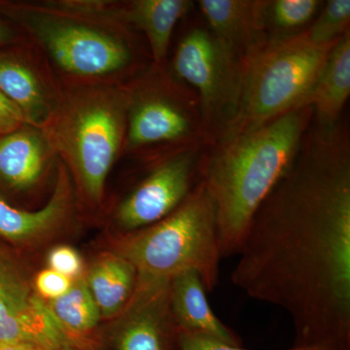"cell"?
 <instances>
[{"label": "cell", "mask_w": 350, "mask_h": 350, "mask_svg": "<svg viewBox=\"0 0 350 350\" xmlns=\"http://www.w3.org/2000/svg\"><path fill=\"white\" fill-rule=\"evenodd\" d=\"M0 91L20 107L27 123L43 126L50 116L38 77L17 59L0 56Z\"/></svg>", "instance_id": "cell-19"}, {"label": "cell", "mask_w": 350, "mask_h": 350, "mask_svg": "<svg viewBox=\"0 0 350 350\" xmlns=\"http://www.w3.org/2000/svg\"><path fill=\"white\" fill-rule=\"evenodd\" d=\"M131 93L119 88H94L69 96L42 128L45 138L75 172L83 193L94 204L125 137Z\"/></svg>", "instance_id": "cell-4"}, {"label": "cell", "mask_w": 350, "mask_h": 350, "mask_svg": "<svg viewBox=\"0 0 350 350\" xmlns=\"http://www.w3.org/2000/svg\"><path fill=\"white\" fill-rule=\"evenodd\" d=\"M117 327V350H178L179 331L170 306V280L138 278Z\"/></svg>", "instance_id": "cell-10"}, {"label": "cell", "mask_w": 350, "mask_h": 350, "mask_svg": "<svg viewBox=\"0 0 350 350\" xmlns=\"http://www.w3.org/2000/svg\"><path fill=\"white\" fill-rule=\"evenodd\" d=\"M51 312L62 328L69 334L87 333L98 325L101 314L86 278L73 280L68 292L56 300L48 301Z\"/></svg>", "instance_id": "cell-20"}, {"label": "cell", "mask_w": 350, "mask_h": 350, "mask_svg": "<svg viewBox=\"0 0 350 350\" xmlns=\"http://www.w3.org/2000/svg\"><path fill=\"white\" fill-rule=\"evenodd\" d=\"M172 68L199 98L206 145L232 128L243 96L244 63L211 31L196 25L181 38Z\"/></svg>", "instance_id": "cell-6"}, {"label": "cell", "mask_w": 350, "mask_h": 350, "mask_svg": "<svg viewBox=\"0 0 350 350\" xmlns=\"http://www.w3.org/2000/svg\"><path fill=\"white\" fill-rule=\"evenodd\" d=\"M192 6L187 0H137L121 11V17L144 32L156 66H162L175 25Z\"/></svg>", "instance_id": "cell-17"}, {"label": "cell", "mask_w": 350, "mask_h": 350, "mask_svg": "<svg viewBox=\"0 0 350 350\" xmlns=\"http://www.w3.org/2000/svg\"><path fill=\"white\" fill-rule=\"evenodd\" d=\"M206 25L245 63L267 43L268 0H200Z\"/></svg>", "instance_id": "cell-12"}, {"label": "cell", "mask_w": 350, "mask_h": 350, "mask_svg": "<svg viewBox=\"0 0 350 350\" xmlns=\"http://www.w3.org/2000/svg\"><path fill=\"white\" fill-rule=\"evenodd\" d=\"M73 280L66 278L53 269H47L41 271L36 275V292L44 301H54L63 296L72 285Z\"/></svg>", "instance_id": "cell-24"}, {"label": "cell", "mask_w": 350, "mask_h": 350, "mask_svg": "<svg viewBox=\"0 0 350 350\" xmlns=\"http://www.w3.org/2000/svg\"><path fill=\"white\" fill-rule=\"evenodd\" d=\"M350 94V31L332 48L321 72L308 94L305 105L314 112V120L335 125Z\"/></svg>", "instance_id": "cell-14"}, {"label": "cell", "mask_w": 350, "mask_h": 350, "mask_svg": "<svg viewBox=\"0 0 350 350\" xmlns=\"http://www.w3.org/2000/svg\"><path fill=\"white\" fill-rule=\"evenodd\" d=\"M0 350H43L39 347L22 344H0Z\"/></svg>", "instance_id": "cell-28"}, {"label": "cell", "mask_w": 350, "mask_h": 350, "mask_svg": "<svg viewBox=\"0 0 350 350\" xmlns=\"http://www.w3.org/2000/svg\"><path fill=\"white\" fill-rule=\"evenodd\" d=\"M85 278L101 317H115L125 310L138 282L133 265L116 252L98 257Z\"/></svg>", "instance_id": "cell-16"}, {"label": "cell", "mask_w": 350, "mask_h": 350, "mask_svg": "<svg viewBox=\"0 0 350 350\" xmlns=\"http://www.w3.org/2000/svg\"><path fill=\"white\" fill-rule=\"evenodd\" d=\"M178 350H250L243 347H234L223 344V342H215L208 338L198 337L191 334H179ZM289 350H326L317 349V347H292Z\"/></svg>", "instance_id": "cell-26"}, {"label": "cell", "mask_w": 350, "mask_h": 350, "mask_svg": "<svg viewBox=\"0 0 350 350\" xmlns=\"http://www.w3.org/2000/svg\"><path fill=\"white\" fill-rule=\"evenodd\" d=\"M202 146L175 152L163 159L121 202L117 224L133 232L169 216L202 180Z\"/></svg>", "instance_id": "cell-8"}, {"label": "cell", "mask_w": 350, "mask_h": 350, "mask_svg": "<svg viewBox=\"0 0 350 350\" xmlns=\"http://www.w3.org/2000/svg\"><path fill=\"white\" fill-rule=\"evenodd\" d=\"M232 271L234 286L278 306L294 347L350 350L349 129L313 118L300 152L262 202Z\"/></svg>", "instance_id": "cell-1"}, {"label": "cell", "mask_w": 350, "mask_h": 350, "mask_svg": "<svg viewBox=\"0 0 350 350\" xmlns=\"http://www.w3.org/2000/svg\"><path fill=\"white\" fill-rule=\"evenodd\" d=\"M34 29L57 66L71 75H107L131 64V50L123 41L89 25L48 18Z\"/></svg>", "instance_id": "cell-9"}, {"label": "cell", "mask_w": 350, "mask_h": 350, "mask_svg": "<svg viewBox=\"0 0 350 350\" xmlns=\"http://www.w3.org/2000/svg\"><path fill=\"white\" fill-rule=\"evenodd\" d=\"M126 137L133 148L172 144L185 150L206 145L197 94L175 83L140 88L131 94Z\"/></svg>", "instance_id": "cell-7"}, {"label": "cell", "mask_w": 350, "mask_h": 350, "mask_svg": "<svg viewBox=\"0 0 350 350\" xmlns=\"http://www.w3.org/2000/svg\"><path fill=\"white\" fill-rule=\"evenodd\" d=\"M45 162V144L36 131L22 128L0 139V181L7 187H31L40 179Z\"/></svg>", "instance_id": "cell-18"}, {"label": "cell", "mask_w": 350, "mask_h": 350, "mask_svg": "<svg viewBox=\"0 0 350 350\" xmlns=\"http://www.w3.org/2000/svg\"><path fill=\"white\" fill-rule=\"evenodd\" d=\"M338 41L314 43L305 31L294 38L267 43L244 63L241 107L225 135L256 128L305 105Z\"/></svg>", "instance_id": "cell-5"}, {"label": "cell", "mask_w": 350, "mask_h": 350, "mask_svg": "<svg viewBox=\"0 0 350 350\" xmlns=\"http://www.w3.org/2000/svg\"><path fill=\"white\" fill-rule=\"evenodd\" d=\"M313 117L312 108L301 105L227 133L204 153L200 176L215 206L223 258L239 254L253 216L293 165Z\"/></svg>", "instance_id": "cell-2"}, {"label": "cell", "mask_w": 350, "mask_h": 350, "mask_svg": "<svg viewBox=\"0 0 350 350\" xmlns=\"http://www.w3.org/2000/svg\"><path fill=\"white\" fill-rule=\"evenodd\" d=\"M0 344L59 350L71 342L47 301L32 293L24 282L0 296Z\"/></svg>", "instance_id": "cell-11"}, {"label": "cell", "mask_w": 350, "mask_h": 350, "mask_svg": "<svg viewBox=\"0 0 350 350\" xmlns=\"http://www.w3.org/2000/svg\"><path fill=\"white\" fill-rule=\"evenodd\" d=\"M11 31L8 29L0 23V45L3 43L8 42L11 38Z\"/></svg>", "instance_id": "cell-29"}, {"label": "cell", "mask_w": 350, "mask_h": 350, "mask_svg": "<svg viewBox=\"0 0 350 350\" xmlns=\"http://www.w3.org/2000/svg\"><path fill=\"white\" fill-rule=\"evenodd\" d=\"M349 25V0H329L306 33L312 42L334 43L350 31Z\"/></svg>", "instance_id": "cell-22"}, {"label": "cell", "mask_w": 350, "mask_h": 350, "mask_svg": "<svg viewBox=\"0 0 350 350\" xmlns=\"http://www.w3.org/2000/svg\"><path fill=\"white\" fill-rule=\"evenodd\" d=\"M24 282L17 269L0 253V296Z\"/></svg>", "instance_id": "cell-27"}, {"label": "cell", "mask_w": 350, "mask_h": 350, "mask_svg": "<svg viewBox=\"0 0 350 350\" xmlns=\"http://www.w3.org/2000/svg\"><path fill=\"white\" fill-rule=\"evenodd\" d=\"M59 350H81L79 349H77V347H73L72 345H68V347H64V349H59Z\"/></svg>", "instance_id": "cell-30"}, {"label": "cell", "mask_w": 350, "mask_h": 350, "mask_svg": "<svg viewBox=\"0 0 350 350\" xmlns=\"http://www.w3.org/2000/svg\"><path fill=\"white\" fill-rule=\"evenodd\" d=\"M69 202L70 189L64 169L59 174L54 194L39 211H21L0 198V236L15 243L40 238L62 222L68 213Z\"/></svg>", "instance_id": "cell-15"}, {"label": "cell", "mask_w": 350, "mask_h": 350, "mask_svg": "<svg viewBox=\"0 0 350 350\" xmlns=\"http://www.w3.org/2000/svg\"><path fill=\"white\" fill-rule=\"evenodd\" d=\"M325 2L320 0H273L268 1L266 31L268 42L284 40L305 32Z\"/></svg>", "instance_id": "cell-21"}, {"label": "cell", "mask_w": 350, "mask_h": 350, "mask_svg": "<svg viewBox=\"0 0 350 350\" xmlns=\"http://www.w3.org/2000/svg\"><path fill=\"white\" fill-rule=\"evenodd\" d=\"M115 252L133 265L139 278L170 280L192 271L213 291L223 256L215 206L204 182L169 216L126 234Z\"/></svg>", "instance_id": "cell-3"}, {"label": "cell", "mask_w": 350, "mask_h": 350, "mask_svg": "<svg viewBox=\"0 0 350 350\" xmlns=\"http://www.w3.org/2000/svg\"><path fill=\"white\" fill-rule=\"evenodd\" d=\"M25 123V115L20 107L0 91V137L20 130Z\"/></svg>", "instance_id": "cell-25"}, {"label": "cell", "mask_w": 350, "mask_h": 350, "mask_svg": "<svg viewBox=\"0 0 350 350\" xmlns=\"http://www.w3.org/2000/svg\"><path fill=\"white\" fill-rule=\"evenodd\" d=\"M49 269L70 280L81 278L83 262L79 253L70 246L59 245L50 251L48 255Z\"/></svg>", "instance_id": "cell-23"}, {"label": "cell", "mask_w": 350, "mask_h": 350, "mask_svg": "<svg viewBox=\"0 0 350 350\" xmlns=\"http://www.w3.org/2000/svg\"><path fill=\"white\" fill-rule=\"evenodd\" d=\"M199 275L187 271L170 280V312L179 331L223 344L243 347V340L216 317Z\"/></svg>", "instance_id": "cell-13"}]
</instances>
